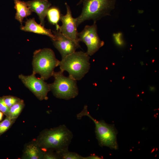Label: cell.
Masks as SVG:
<instances>
[{"label":"cell","instance_id":"obj_1","mask_svg":"<svg viewBox=\"0 0 159 159\" xmlns=\"http://www.w3.org/2000/svg\"><path fill=\"white\" fill-rule=\"evenodd\" d=\"M73 138L72 131L62 125L44 131L40 139V144L45 149H53L59 153L68 150Z\"/></svg>","mask_w":159,"mask_h":159},{"label":"cell","instance_id":"obj_2","mask_svg":"<svg viewBox=\"0 0 159 159\" xmlns=\"http://www.w3.org/2000/svg\"><path fill=\"white\" fill-rule=\"evenodd\" d=\"M117 0H85L80 15L76 18L77 27L83 22L92 20L96 22L110 15Z\"/></svg>","mask_w":159,"mask_h":159},{"label":"cell","instance_id":"obj_3","mask_svg":"<svg viewBox=\"0 0 159 159\" xmlns=\"http://www.w3.org/2000/svg\"><path fill=\"white\" fill-rule=\"evenodd\" d=\"M90 58L86 52L75 51L62 59L58 66L61 71H66L69 76L77 81L80 80L89 70Z\"/></svg>","mask_w":159,"mask_h":159},{"label":"cell","instance_id":"obj_4","mask_svg":"<svg viewBox=\"0 0 159 159\" xmlns=\"http://www.w3.org/2000/svg\"><path fill=\"white\" fill-rule=\"evenodd\" d=\"M84 116L89 117L94 123L96 138L100 146L107 147L114 150L118 149L117 138V131L113 125L108 124L104 120L98 121L93 118L88 111L86 105L77 115V118L79 119Z\"/></svg>","mask_w":159,"mask_h":159},{"label":"cell","instance_id":"obj_5","mask_svg":"<svg viewBox=\"0 0 159 159\" xmlns=\"http://www.w3.org/2000/svg\"><path fill=\"white\" fill-rule=\"evenodd\" d=\"M60 61L50 48H44L35 51L32 62V73L39 74L44 80L52 76L54 68L59 66Z\"/></svg>","mask_w":159,"mask_h":159},{"label":"cell","instance_id":"obj_6","mask_svg":"<svg viewBox=\"0 0 159 159\" xmlns=\"http://www.w3.org/2000/svg\"><path fill=\"white\" fill-rule=\"evenodd\" d=\"M54 82L49 84L50 90L56 97L65 100L74 98L79 94L77 81L68 76H65L60 70L54 72Z\"/></svg>","mask_w":159,"mask_h":159},{"label":"cell","instance_id":"obj_7","mask_svg":"<svg viewBox=\"0 0 159 159\" xmlns=\"http://www.w3.org/2000/svg\"><path fill=\"white\" fill-rule=\"evenodd\" d=\"M96 23L94 22L91 25L85 26L82 31L78 33L79 41L86 44L87 48L86 53L90 56L94 54L104 44L98 34Z\"/></svg>","mask_w":159,"mask_h":159},{"label":"cell","instance_id":"obj_8","mask_svg":"<svg viewBox=\"0 0 159 159\" xmlns=\"http://www.w3.org/2000/svg\"><path fill=\"white\" fill-rule=\"evenodd\" d=\"M19 78L24 85L40 100L48 99L47 94L50 91L49 84L41 78H37L32 73L28 76L20 74Z\"/></svg>","mask_w":159,"mask_h":159},{"label":"cell","instance_id":"obj_9","mask_svg":"<svg viewBox=\"0 0 159 159\" xmlns=\"http://www.w3.org/2000/svg\"><path fill=\"white\" fill-rule=\"evenodd\" d=\"M65 4L66 8V14L64 15H61L60 20L62 24L61 26H59L58 30L77 44H79L76 18L72 17L70 8L68 4L66 2Z\"/></svg>","mask_w":159,"mask_h":159},{"label":"cell","instance_id":"obj_10","mask_svg":"<svg viewBox=\"0 0 159 159\" xmlns=\"http://www.w3.org/2000/svg\"><path fill=\"white\" fill-rule=\"evenodd\" d=\"M55 36L52 39L55 48L60 53L62 59L75 52L80 47L73 40L64 36L59 30L52 31Z\"/></svg>","mask_w":159,"mask_h":159},{"label":"cell","instance_id":"obj_11","mask_svg":"<svg viewBox=\"0 0 159 159\" xmlns=\"http://www.w3.org/2000/svg\"><path fill=\"white\" fill-rule=\"evenodd\" d=\"M31 11L35 12L38 15L40 24L44 26V19L47 11L51 5V3L44 0H33L26 2Z\"/></svg>","mask_w":159,"mask_h":159},{"label":"cell","instance_id":"obj_12","mask_svg":"<svg viewBox=\"0 0 159 159\" xmlns=\"http://www.w3.org/2000/svg\"><path fill=\"white\" fill-rule=\"evenodd\" d=\"M21 30L25 32H33L38 34L45 35L49 37L52 39H53L55 36L50 29L45 28L41 24L37 23L35 18L26 19L24 26L21 25Z\"/></svg>","mask_w":159,"mask_h":159},{"label":"cell","instance_id":"obj_13","mask_svg":"<svg viewBox=\"0 0 159 159\" xmlns=\"http://www.w3.org/2000/svg\"><path fill=\"white\" fill-rule=\"evenodd\" d=\"M14 8L16 10L15 19L22 25L24 18L30 15L32 11L29 8L26 2L20 0H14Z\"/></svg>","mask_w":159,"mask_h":159},{"label":"cell","instance_id":"obj_14","mask_svg":"<svg viewBox=\"0 0 159 159\" xmlns=\"http://www.w3.org/2000/svg\"><path fill=\"white\" fill-rule=\"evenodd\" d=\"M61 15L60 10L56 7H50L47 11V16L49 21L55 25L57 30H58L59 25L58 23L60 20Z\"/></svg>","mask_w":159,"mask_h":159},{"label":"cell","instance_id":"obj_15","mask_svg":"<svg viewBox=\"0 0 159 159\" xmlns=\"http://www.w3.org/2000/svg\"><path fill=\"white\" fill-rule=\"evenodd\" d=\"M25 151V154L29 159H38L43 158L44 154L36 145L34 144L28 145Z\"/></svg>","mask_w":159,"mask_h":159},{"label":"cell","instance_id":"obj_16","mask_svg":"<svg viewBox=\"0 0 159 159\" xmlns=\"http://www.w3.org/2000/svg\"><path fill=\"white\" fill-rule=\"evenodd\" d=\"M24 106V101L20 100L9 108V117L12 119L17 117L21 111Z\"/></svg>","mask_w":159,"mask_h":159},{"label":"cell","instance_id":"obj_17","mask_svg":"<svg viewBox=\"0 0 159 159\" xmlns=\"http://www.w3.org/2000/svg\"><path fill=\"white\" fill-rule=\"evenodd\" d=\"M61 159H83V156L77 153L70 152L67 150L59 153Z\"/></svg>","mask_w":159,"mask_h":159},{"label":"cell","instance_id":"obj_18","mask_svg":"<svg viewBox=\"0 0 159 159\" xmlns=\"http://www.w3.org/2000/svg\"><path fill=\"white\" fill-rule=\"evenodd\" d=\"M13 120L9 117H6L4 120L0 123V135L8 129L13 122Z\"/></svg>","mask_w":159,"mask_h":159},{"label":"cell","instance_id":"obj_19","mask_svg":"<svg viewBox=\"0 0 159 159\" xmlns=\"http://www.w3.org/2000/svg\"><path fill=\"white\" fill-rule=\"evenodd\" d=\"M3 97L6 104L9 108L20 100L16 97L11 96H5Z\"/></svg>","mask_w":159,"mask_h":159},{"label":"cell","instance_id":"obj_20","mask_svg":"<svg viewBox=\"0 0 159 159\" xmlns=\"http://www.w3.org/2000/svg\"><path fill=\"white\" fill-rule=\"evenodd\" d=\"M9 108L6 104L3 97H0V111L9 117Z\"/></svg>","mask_w":159,"mask_h":159},{"label":"cell","instance_id":"obj_21","mask_svg":"<svg viewBox=\"0 0 159 159\" xmlns=\"http://www.w3.org/2000/svg\"><path fill=\"white\" fill-rule=\"evenodd\" d=\"M43 158L46 159H61L59 153L56 152L54 153L52 152H47L44 153Z\"/></svg>","mask_w":159,"mask_h":159},{"label":"cell","instance_id":"obj_22","mask_svg":"<svg viewBox=\"0 0 159 159\" xmlns=\"http://www.w3.org/2000/svg\"><path fill=\"white\" fill-rule=\"evenodd\" d=\"M102 158V157L93 154L87 157H83V159H101Z\"/></svg>","mask_w":159,"mask_h":159},{"label":"cell","instance_id":"obj_23","mask_svg":"<svg viewBox=\"0 0 159 159\" xmlns=\"http://www.w3.org/2000/svg\"><path fill=\"white\" fill-rule=\"evenodd\" d=\"M3 113L1 111H0V121H1L3 117Z\"/></svg>","mask_w":159,"mask_h":159},{"label":"cell","instance_id":"obj_24","mask_svg":"<svg viewBox=\"0 0 159 159\" xmlns=\"http://www.w3.org/2000/svg\"><path fill=\"white\" fill-rule=\"evenodd\" d=\"M85 0H80L79 2L77 4V5H80V4L82 3V2H83V1H84Z\"/></svg>","mask_w":159,"mask_h":159},{"label":"cell","instance_id":"obj_25","mask_svg":"<svg viewBox=\"0 0 159 159\" xmlns=\"http://www.w3.org/2000/svg\"><path fill=\"white\" fill-rule=\"evenodd\" d=\"M45 1H48V0H44Z\"/></svg>","mask_w":159,"mask_h":159}]
</instances>
